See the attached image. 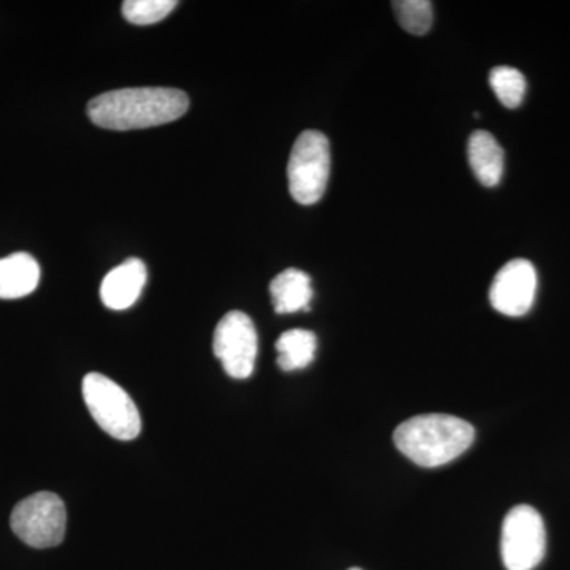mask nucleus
<instances>
[{"mask_svg": "<svg viewBox=\"0 0 570 570\" xmlns=\"http://www.w3.org/2000/svg\"><path fill=\"white\" fill-rule=\"evenodd\" d=\"M148 279V269L140 258H129L112 268L100 285V298L108 309L124 311L132 307L140 298Z\"/></svg>", "mask_w": 570, "mask_h": 570, "instance_id": "nucleus-9", "label": "nucleus"}, {"mask_svg": "<svg viewBox=\"0 0 570 570\" xmlns=\"http://www.w3.org/2000/svg\"><path fill=\"white\" fill-rule=\"evenodd\" d=\"M10 524L26 546L33 549L58 547L66 538V505L58 494L40 491L14 505Z\"/></svg>", "mask_w": 570, "mask_h": 570, "instance_id": "nucleus-5", "label": "nucleus"}, {"mask_svg": "<svg viewBox=\"0 0 570 570\" xmlns=\"http://www.w3.org/2000/svg\"><path fill=\"white\" fill-rule=\"evenodd\" d=\"M189 97L174 88H127L100 94L88 105L96 126L108 130L148 129L186 115Z\"/></svg>", "mask_w": 570, "mask_h": 570, "instance_id": "nucleus-1", "label": "nucleus"}, {"mask_svg": "<svg viewBox=\"0 0 570 570\" xmlns=\"http://www.w3.org/2000/svg\"><path fill=\"white\" fill-rule=\"evenodd\" d=\"M490 85L499 102L508 108L520 107L527 92V78L513 67H497L491 70Z\"/></svg>", "mask_w": 570, "mask_h": 570, "instance_id": "nucleus-14", "label": "nucleus"}, {"mask_svg": "<svg viewBox=\"0 0 570 570\" xmlns=\"http://www.w3.org/2000/svg\"><path fill=\"white\" fill-rule=\"evenodd\" d=\"M547 532L531 505H517L502 523L501 557L508 570H532L546 557Z\"/></svg>", "mask_w": 570, "mask_h": 570, "instance_id": "nucleus-6", "label": "nucleus"}, {"mask_svg": "<svg viewBox=\"0 0 570 570\" xmlns=\"http://www.w3.org/2000/svg\"><path fill=\"white\" fill-rule=\"evenodd\" d=\"M348 570H362V569H358V568H352V569H348Z\"/></svg>", "mask_w": 570, "mask_h": 570, "instance_id": "nucleus-17", "label": "nucleus"}, {"mask_svg": "<svg viewBox=\"0 0 570 570\" xmlns=\"http://www.w3.org/2000/svg\"><path fill=\"white\" fill-rule=\"evenodd\" d=\"M176 6L175 0H127L122 3V14L132 24L149 26L163 21Z\"/></svg>", "mask_w": 570, "mask_h": 570, "instance_id": "nucleus-16", "label": "nucleus"}, {"mask_svg": "<svg viewBox=\"0 0 570 570\" xmlns=\"http://www.w3.org/2000/svg\"><path fill=\"white\" fill-rule=\"evenodd\" d=\"M330 142L324 134L306 130L296 138L288 159V190L299 205H314L324 197L330 178Z\"/></svg>", "mask_w": 570, "mask_h": 570, "instance_id": "nucleus-4", "label": "nucleus"}, {"mask_svg": "<svg viewBox=\"0 0 570 570\" xmlns=\"http://www.w3.org/2000/svg\"><path fill=\"white\" fill-rule=\"evenodd\" d=\"M538 273L524 258H515L499 269L490 288L491 306L509 317L524 316L534 305Z\"/></svg>", "mask_w": 570, "mask_h": 570, "instance_id": "nucleus-8", "label": "nucleus"}, {"mask_svg": "<svg viewBox=\"0 0 570 570\" xmlns=\"http://www.w3.org/2000/svg\"><path fill=\"white\" fill-rule=\"evenodd\" d=\"M213 351L228 376L249 377L258 352L257 332L250 317L242 311L225 314L214 332Z\"/></svg>", "mask_w": 570, "mask_h": 570, "instance_id": "nucleus-7", "label": "nucleus"}, {"mask_svg": "<svg viewBox=\"0 0 570 570\" xmlns=\"http://www.w3.org/2000/svg\"><path fill=\"white\" fill-rule=\"evenodd\" d=\"M269 294H272L276 313L291 314L309 309V303L313 299L311 277L296 268L285 269L269 284Z\"/></svg>", "mask_w": 570, "mask_h": 570, "instance_id": "nucleus-12", "label": "nucleus"}, {"mask_svg": "<svg viewBox=\"0 0 570 570\" xmlns=\"http://www.w3.org/2000/svg\"><path fill=\"white\" fill-rule=\"evenodd\" d=\"M475 431L466 420L449 414H425L406 420L393 439L397 450L423 468H438L463 455Z\"/></svg>", "mask_w": 570, "mask_h": 570, "instance_id": "nucleus-2", "label": "nucleus"}, {"mask_svg": "<svg viewBox=\"0 0 570 570\" xmlns=\"http://www.w3.org/2000/svg\"><path fill=\"white\" fill-rule=\"evenodd\" d=\"M393 10L401 28L414 36H425L433 24V3L428 0H396Z\"/></svg>", "mask_w": 570, "mask_h": 570, "instance_id": "nucleus-15", "label": "nucleus"}, {"mask_svg": "<svg viewBox=\"0 0 570 570\" xmlns=\"http://www.w3.org/2000/svg\"><path fill=\"white\" fill-rule=\"evenodd\" d=\"M317 337L307 330H288L277 340V365L283 371L303 370L316 356Z\"/></svg>", "mask_w": 570, "mask_h": 570, "instance_id": "nucleus-13", "label": "nucleus"}, {"mask_svg": "<svg viewBox=\"0 0 570 570\" xmlns=\"http://www.w3.org/2000/svg\"><path fill=\"white\" fill-rule=\"evenodd\" d=\"M469 164L480 183L493 187L504 174V151L497 138L485 130H478L469 138Z\"/></svg>", "mask_w": 570, "mask_h": 570, "instance_id": "nucleus-11", "label": "nucleus"}, {"mask_svg": "<svg viewBox=\"0 0 570 570\" xmlns=\"http://www.w3.org/2000/svg\"><path fill=\"white\" fill-rule=\"evenodd\" d=\"M40 283V265L31 254L14 253L0 258V299L31 295Z\"/></svg>", "mask_w": 570, "mask_h": 570, "instance_id": "nucleus-10", "label": "nucleus"}, {"mask_svg": "<svg viewBox=\"0 0 570 570\" xmlns=\"http://www.w3.org/2000/svg\"><path fill=\"white\" fill-rule=\"evenodd\" d=\"M82 397L97 425L119 441H132L141 431V417L132 397L100 373L82 379Z\"/></svg>", "mask_w": 570, "mask_h": 570, "instance_id": "nucleus-3", "label": "nucleus"}]
</instances>
